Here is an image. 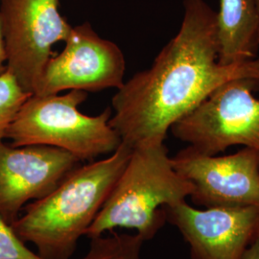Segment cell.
Here are the masks:
<instances>
[{
    "mask_svg": "<svg viewBox=\"0 0 259 259\" xmlns=\"http://www.w3.org/2000/svg\"><path fill=\"white\" fill-rule=\"evenodd\" d=\"M184 11L179 32L152 66L124 82L111 100L110 125L131 148L164 142L171 127L223 83L259 78V56L219 62L217 12L205 0H184Z\"/></svg>",
    "mask_w": 259,
    "mask_h": 259,
    "instance_id": "1",
    "label": "cell"
},
{
    "mask_svg": "<svg viewBox=\"0 0 259 259\" xmlns=\"http://www.w3.org/2000/svg\"><path fill=\"white\" fill-rule=\"evenodd\" d=\"M133 148L121 142L111 156L72 170L49 194L23 208L11 225L44 259H70L102 209Z\"/></svg>",
    "mask_w": 259,
    "mask_h": 259,
    "instance_id": "2",
    "label": "cell"
},
{
    "mask_svg": "<svg viewBox=\"0 0 259 259\" xmlns=\"http://www.w3.org/2000/svg\"><path fill=\"white\" fill-rule=\"evenodd\" d=\"M193 189L173 167L164 142L139 145L84 236L93 238L123 228L150 240L166 222L162 208L186 201Z\"/></svg>",
    "mask_w": 259,
    "mask_h": 259,
    "instance_id": "3",
    "label": "cell"
},
{
    "mask_svg": "<svg viewBox=\"0 0 259 259\" xmlns=\"http://www.w3.org/2000/svg\"><path fill=\"white\" fill-rule=\"evenodd\" d=\"M87 99L83 91H69L64 95H30L19 109L5 139L12 146L48 145L63 149L80 160L112 154L121 144L110 125L111 111L87 115L79 105Z\"/></svg>",
    "mask_w": 259,
    "mask_h": 259,
    "instance_id": "4",
    "label": "cell"
},
{
    "mask_svg": "<svg viewBox=\"0 0 259 259\" xmlns=\"http://www.w3.org/2000/svg\"><path fill=\"white\" fill-rule=\"evenodd\" d=\"M259 78H237L217 88L171 127L176 139L206 155L232 146L259 151Z\"/></svg>",
    "mask_w": 259,
    "mask_h": 259,
    "instance_id": "5",
    "label": "cell"
},
{
    "mask_svg": "<svg viewBox=\"0 0 259 259\" xmlns=\"http://www.w3.org/2000/svg\"><path fill=\"white\" fill-rule=\"evenodd\" d=\"M0 27L7 68L32 95L52 48L72 26L60 13V0H0Z\"/></svg>",
    "mask_w": 259,
    "mask_h": 259,
    "instance_id": "6",
    "label": "cell"
},
{
    "mask_svg": "<svg viewBox=\"0 0 259 259\" xmlns=\"http://www.w3.org/2000/svg\"><path fill=\"white\" fill-rule=\"evenodd\" d=\"M65 42L64 50L47 62L32 95L118 90L123 85L126 62L120 48L100 37L89 22L72 26Z\"/></svg>",
    "mask_w": 259,
    "mask_h": 259,
    "instance_id": "7",
    "label": "cell"
},
{
    "mask_svg": "<svg viewBox=\"0 0 259 259\" xmlns=\"http://www.w3.org/2000/svg\"><path fill=\"white\" fill-rule=\"evenodd\" d=\"M177 172L193 185L189 197L201 207L259 208V151L243 147L226 155H206L188 145L171 157Z\"/></svg>",
    "mask_w": 259,
    "mask_h": 259,
    "instance_id": "8",
    "label": "cell"
},
{
    "mask_svg": "<svg viewBox=\"0 0 259 259\" xmlns=\"http://www.w3.org/2000/svg\"><path fill=\"white\" fill-rule=\"evenodd\" d=\"M162 209L188 245L191 259H242L259 235L256 207L196 208L184 201Z\"/></svg>",
    "mask_w": 259,
    "mask_h": 259,
    "instance_id": "9",
    "label": "cell"
},
{
    "mask_svg": "<svg viewBox=\"0 0 259 259\" xmlns=\"http://www.w3.org/2000/svg\"><path fill=\"white\" fill-rule=\"evenodd\" d=\"M80 160L48 145L0 144V215L12 225L30 201L52 192Z\"/></svg>",
    "mask_w": 259,
    "mask_h": 259,
    "instance_id": "10",
    "label": "cell"
},
{
    "mask_svg": "<svg viewBox=\"0 0 259 259\" xmlns=\"http://www.w3.org/2000/svg\"><path fill=\"white\" fill-rule=\"evenodd\" d=\"M219 7V62L232 65L256 58L259 14L255 0H220Z\"/></svg>",
    "mask_w": 259,
    "mask_h": 259,
    "instance_id": "11",
    "label": "cell"
},
{
    "mask_svg": "<svg viewBox=\"0 0 259 259\" xmlns=\"http://www.w3.org/2000/svg\"><path fill=\"white\" fill-rule=\"evenodd\" d=\"M91 239L88 252L79 259H141L143 240L139 234L112 232Z\"/></svg>",
    "mask_w": 259,
    "mask_h": 259,
    "instance_id": "12",
    "label": "cell"
},
{
    "mask_svg": "<svg viewBox=\"0 0 259 259\" xmlns=\"http://www.w3.org/2000/svg\"><path fill=\"white\" fill-rule=\"evenodd\" d=\"M30 95L8 68L0 74V144L5 139L19 109Z\"/></svg>",
    "mask_w": 259,
    "mask_h": 259,
    "instance_id": "13",
    "label": "cell"
},
{
    "mask_svg": "<svg viewBox=\"0 0 259 259\" xmlns=\"http://www.w3.org/2000/svg\"><path fill=\"white\" fill-rule=\"evenodd\" d=\"M0 259H44L28 249L11 225L0 215Z\"/></svg>",
    "mask_w": 259,
    "mask_h": 259,
    "instance_id": "14",
    "label": "cell"
},
{
    "mask_svg": "<svg viewBox=\"0 0 259 259\" xmlns=\"http://www.w3.org/2000/svg\"><path fill=\"white\" fill-rule=\"evenodd\" d=\"M242 259H259V235L246 250Z\"/></svg>",
    "mask_w": 259,
    "mask_h": 259,
    "instance_id": "15",
    "label": "cell"
},
{
    "mask_svg": "<svg viewBox=\"0 0 259 259\" xmlns=\"http://www.w3.org/2000/svg\"><path fill=\"white\" fill-rule=\"evenodd\" d=\"M7 68V58H6V51L4 46V39L0 27V74L4 72Z\"/></svg>",
    "mask_w": 259,
    "mask_h": 259,
    "instance_id": "16",
    "label": "cell"
},
{
    "mask_svg": "<svg viewBox=\"0 0 259 259\" xmlns=\"http://www.w3.org/2000/svg\"><path fill=\"white\" fill-rule=\"evenodd\" d=\"M255 4H256V8H257V11H258L259 14V0H255Z\"/></svg>",
    "mask_w": 259,
    "mask_h": 259,
    "instance_id": "17",
    "label": "cell"
}]
</instances>
